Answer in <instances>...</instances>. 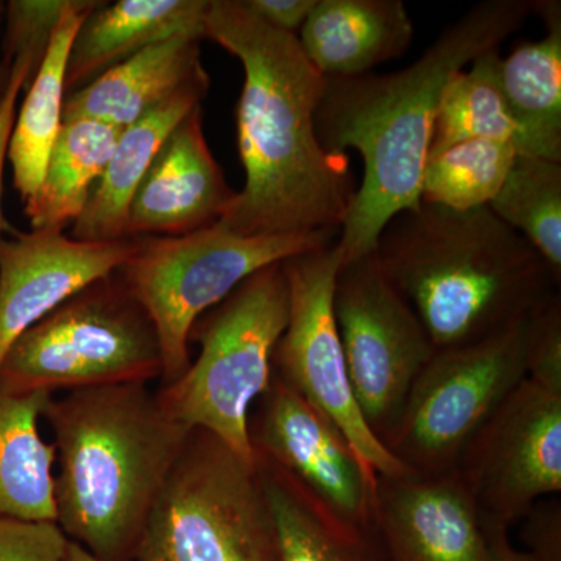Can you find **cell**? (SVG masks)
Returning <instances> with one entry per match:
<instances>
[{
    "instance_id": "cell-27",
    "label": "cell",
    "mask_w": 561,
    "mask_h": 561,
    "mask_svg": "<svg viewBox=\"0 0 561 561\" xmlns=\"http://www.w3.org/2000/svg\"><path fill=\"white\" fill-rule=\"evenodd\" d=\"M489 208L561 280V162L518 154Z\"/></svg>"
},
{
    "instance_id": "cell-34",
    "label": "cell",
    "mask_w": 561,
    "mask_h": 561,
    "mask_svg": "<svg viewBox=\"0 0 561 561\" xmlns=\"http://www.w3.org/2000/svg\"><path fill=\"white\" fill-rule=\"evenodd\" d=\"M9 73V83H7L5 92L0 99V232L3 228V168H5L11 128H13L14 117H16L18 99H20L21 92H24L25 88L28 87V80H31L27 66L22 65V62L11 66Z\"/></svg>"
},
{
    "instance_id": "cell-15",
    "label": "cell",
    "mask_w": 561,
    "mask_h": 561,
    "mask_svg": "<svg viewBox=\"0 0 561 561\" xmlns=\"http://www.w3.org/2000/svg\"><path fill=\"white\" fill-rule=\"evenodd\" d=\"M138 243L77 241L65 232L33 230L0 239V362L61 302L116 273Z\"/></svg>"
},
{
    "instance_id": "cell-28",
    "label": "cell",
    "mask_w": 561,
    "mask_h": 561,
    "mask_svg": "<svg viewBox=\"0 0 561 561\" xmlns=\"http://www.w3.org/2000/svg\"><path fill=\"white\" fill-rule=\"evenodd\" d=\"M513 144L474 139L427 158L420 198L453 210L489 208L518 157Z\"/></svg>"
},
{
    "instance_id": "cell-7",
    "label": "cell",
    "mask_w": 561,
    "mask_h": 561,
    "mask_svg": "<svg viewBox=\"0 0 561 561\" xmlns=\"http://www.w3.org/2000/svg\"><path fill=\"white\" fill-rule=\"evenodd\" d=\"M337 239L339 232L247 238L219 225L180 238L139 239L116 275L153 321L162 354L160 386L187 370L192 328L242 280Z\"/></svg>"
},
{
    "instance_id": "cell-2",
    "label": "cell",
    "mask_w": 561,
    "mask_h": 561,
    "mask_svg": "<svg viewBox=\"0 0 561 561\" xmlns=\"http://www.w3.org/2000/svg\"><path fill=\"white\" fill-rule=\"evenodd\" d=\"M534 0H485L453 22L408 68L327 79L316 114L324 150H354L364 175L339 234L342 265L368 256L387 224L420 205L435 114L454 73L522 28Z\"/></svg>"
},
{
    "instance_id": "cell-22",
    "label": "cell",
    "mask_w": 561,
    "mask_h": 561,
    "mask_svg": "<svg viewBox=\"0 0 561 561\" xmlns=\"http://www.w3.org/2000/svg\"><path fill=\"white\" fill-rule=\"evenodd\" d=\"M545 38L524 41L501 58V84L526 138L523 157L561 162V3L534 0Z\"/></svg>"
},
{
    "instance_id": "cell-31",
    "label": "cell",
    "mask_w": 561,
    "mask_h": 561,
    "mask_svg": "<svg viewBox=\"0 0 561 561\" xmlns=\"http://www.w3.org/2000/svg\"><path fill=\"white\" fill-rule=\"evenodd\" d=\"M529 379L561 393V298L538 312L531 337Z\"/></svg>"
},
{
    "instance_id": "cell-19",
    "label": "cell",
    "mask_w": 561,
    "mask_h": 561,
    "mask_svg": "<svg viewBox=\"0 0 561 561\" xmlns=\"http://www.w3.org/2000/svg\"><path fill=\"white\" fill-rule=\"evenodd\" d=\"M208 7L209 0L99 2L73 36L66 66V95L160 41L183 33L205 39Z\"/></svg>"
},
{
    "instance_id": "cell-14",
    "label": "cell",
    "mask_w": 561,
    "mask_h": 561,
    "mask_svg": "<svg viewBox=\"0 0 561 561\" xmlns=\"http://www.w3.org/2000/svg\"><path fill=\"white\" fill-rule=\"evenodd\" d=\"M373 524L389 561H491L482 513L457 470L376 476Z\"/></svg>"
},
{
    "instance_id": "cell-25",
    "label": "cell",
    "mask_w": 561,
    "mask_h": 561,
    "mask_svg": "<svg viewBox=\"0 0 561 561\" xmlns=\"http://www.w3.org/2000/svg\"><path fill=\"white\" fill-rule=\"evenodd\" d=\"M119 133L98 121L62 122L38 191L24 203L33 231L62 232L76 224L105 172Z\"/></svg>"
},
{
    "instance_id": "cell-10",
    "label": "cell",
    "mask_w": 561,
    "mask_h": 561,
    "mask_svg": "<svg viewBox=\"0 0 561 561\" xmlns=\"http://www.w3.org/2000/svg\"><path fill=\"white\" fill-rule=\"evenodd\" d=\"M341 267L337 241L283 262L289 320L273 353V373L342 431L368 471L386 478L405 474L411 468L373 434L351 389L332 306Z\"/></svg>"
},
{
    "instance_id": "cell-29",
    "label": "cell",
    "mask_w": 561,
    "mask_h": 561,
    "mask_svg": "<svg viewBox=\"0 0 561 561\" xmlns=\"http://www.w3.org/2000/svg\"><path fill=\"white\" fill-rule=\"evenodd\" d=\"M72 0H10L5 2L2 60L7 73L16 62L27 66L31 81L46 57L58 25ZM10 76V73H9ZM28 81V84H31ZM27 90V88H25Z\"/></svg>"
},
{
    "instance_id": "cell-11",
    "label": "cell",
    "mask_w": 561,
    "mask_h": 561,
    "mask_svg": "<svg viewBox=\"0 0 561 561\" xmlns=\"http://www.w3.org/2000/svg\"><path fill=\"white\" fill-rule=\"evenodd\" d=\"M332 306L351 389L365 423L382 442L435 346L373 253L342 265Z\"/></svg>"
},
{
    "instance_id": "cell-3",
    "label": "cell",
    "mask_w": 561,
    "mask_h": 561,
    "mask_svg": "<svg viewBox=\"0 0 561 561\" xmlns=\"http://www.w3.org/2000/svg\"><path fill=\"white\" fill-rule=\"evenodd\" d=\"M57 524L101 561H135L144 530L192 430L162 409L149 383L51 397Z\"/></svg>"
},
{
    "instance_id": "cell-37",
    "label": "cell",
    "mask_w": 561,
    "mask_h": 561,
    "mask_svg": "<svg viewBox=\"0 0 561 561\" xmlns=\"http://www.w3.org/2000/svg\"><path fill=\"white\" fill-rule=\"evenodd\" d=\"M3 16H5V2L0 0V27L3 24ZM7 83H9V73L3 68L2 47H0V99H2L3 92H5Z\"/></svg>"
},
{
    "instance_id": "cell-4",
    "label": "cell",
    "mask_w": 561,
    "mask_h": 561,
    "mask_svg": "<svg viewBox=\"0 0 561 561\" xmlns=\"http://www.w3.org/2000/svg\"><path fill=\"white\" fill-rule=\"evenodd\" d=\"M373 254L435 350L479 341L560 294L540 254L490 208L420 203L387 224Z\"/></svg>"
},
{
    "instance_id": "cell-33",
    "label": "cell",
    "mask_w": 561,
    "mask_h": 561,
    "mask_svg": "<svg viewBox=\"0 0 561 561\" xmlns=\"http://www.w3.org/2000/svg\"><path fill=\"white\" fill-rule=\"evenodd\" d=\"M262 22L276 31L298 35L317 0H242Z\"/></svg>"
},
{
    "instance_id": "cell-13",
    "label": "cell",
    "mask_w": 561,
    "mask_h": 561,
    "mask_svg": "<svg viewBox=\"0 0 561 561\" xmlns=\"http://www.w3.org/2000/svg\"><path fill=\"white\" fill-rule=\"evenodd\" d=\"M251 448L346 522L373 523L376 476L323 413L273 373L249 416Z\"/></svg>"
},
{
    "instance_id": "cell-8",
    "label": "cell",
    "mask_w": 561,
    "mask_h": 561,
    "mask_svg": "<svg viewBox=\"0 0 561 561\" xmlns=\"http://www.w3.org/2000/svg\"><path fill=\"white\" fill-rule=\"evenodd\" d=\"M256 463L192 430L144 530L135 561H278Z\"/></svg>"
},
{
    "instance_id": "cell-32",
    "label": "cell",
    "mask_w": 561,
    "mask_h": 561,
    "mask_svg": "<svg viewBox=\"0 0 561 561\" xmlns=\"http://www.w3.org/2000/svg\"><path fill=\"white\" fill-rule=\"evenodd\" d=\"M523 541L534 561H561V505L542 500L522 519Z\"/></svg>"
},
{
    "instance_id": "cell-23",
    "label": "cell",
    "mask_w": 561,
    "mask_h": 561,
    "mask_svg": "<svg viewBox=\"0 0 561 561\" xmlns=\"http://www.w3.org/2000/svg\"><path fill=\"white\" fill-rule=\"evenodd\" d=\"M98 5L95 0H72L35 79L24 91L21 108L16 111L7 160L13 171L14 190L22 203L31 201L44 179L50 151L62 127L70 46L81 22Z\"/></svg>"
},
{
    "instance_id": "cell-21",
    "label": "cell",
    "mask_w": 561,
    "mask_h": 561,
    "mask_svg": "<svg viewBox=\"0 0 561 561\" xmlns=\"http://www.w3.org/2000/svg\"><path fill=\"white\" fill-rule=\"evenodd\" d=\"M254 457L275 519L278 561H389L375 524L346 522L278 465Z\"/></svg>"
},
{
    "instance_id": "cell-26",
    "label": "cell",
    "mask_w": 561,
    "mask_h": 561,
    "mask_svg": "<svg viewBox=\"0 0 561 561\" xmlns=\"http://www.w3.org/2000/svg\"><path fill=\"white\" fill-rule=\"evenodd\" d=\"M500 49H491L446 84L435 114L430 154L474 139L501 140L527 153L526 138L501 84Z\"/></svg>"
},
{
    "instance_id": "cell-30",
    "label": "cell",
    "mask_w": 561,
    "mask_h": 561,
    "mask_svg": "<svg viewBox=\"0 0 561 561\" xmlns=\"http://www.w3.org/2000/svg\"><path fill=\"white\" fill-rule=\"evenodd\" d=\"M68 546L57 523L0 519V561H66Z\"/></svg>"
},
{
    "instance_id": "cell-20",
    "label": "cell",
    "mask_w": 561,
    "mask_h": 561,
    "mask_svg": "<svg viewBox=\"0 0 561 561\" xmlns=\"http://www.w3.org/2000/svg\"><path fill=\"white\" fill-rule=\"evenodd\" d=\"M208 90L181 92L160 108L121 130L116 147L70 238L87 242H117L127 238L128 210L140 181L160 151L169 133L195 106H201Z\"/></svg>"
},
{
    "instance_id": "cell-36",
    "label": "cell",
    "mask_w": 561,
    "mask_h": 561,
    "mask_svg": "<svg viewBox=\"0 0 561 561\" xmlns=\"http://www.w3.org/2000/svg\"><path fill=\"white\" fill-rule=\"evenodd\" d=\"M66 561H101L94 559L90 552L84 551L83 548H80L76 542L69 541L68 546V557H66Z\"/></svg>"
},
{
    "instance_id": "cell-5",
    "label": "cell",
    "mask_w": 561,
    "mask_h": 561,
    "mask_svg": "<svg viewBox=\"0 0 561 561\" xmlns=\"http://www.w3.org/2000/svg\"><path fill=\"white\" fill-rule=\"evenodd\" d=\"M289 320V286L283 262L242 280L219 305L197 320L191 342L201 353L176 381L157 389L173 420L224 442L254 465L249 416L268 389L273 353Z\"/></svg>"
},
{
    "instance_id": "cell-35",
    "label": "cell",
    "mask_w": 561,
    "mask_h": 561,
    "mask_svg": "<svg viewBox=\"0 0 561 561\" xmlns=\"http://www.w3.org/2000/svg\"><path fill=\"white\" fill-rule=\"evenodd\" d=\"M485 530L489 537L491 561H534L526 551H519L511 540V529L486 523Z\"/></svg>"
},
{
    "instance_id": "cell-24",
    "label": "cell",
    "mask_w": 561,
    "mask_h": 561,
    "mask_svg": "<svg viewBox=\"0 0 561 561\" xmlns=\"http://www.w3.org/2000/svg\"><path fill=\"white\" fill-rule=\"evenodd\" d=\"M54 394L0 391V519L57 523L54 443L39 434V419Z\"/></svg>"
},
{
    "instance_id": "cell-18",
    "label": "cell",
    "mask_w": 561,
    "mask_h": 561,
    "mask_svg": "<svg viewBox=\"0 0 561 561\" xmlns=\"http://www.w3.org/2000/svg\"><path fill=\"white\" fill-rule=\"evenodd\" d=\"M413 33L401 0H317L297 38L324 79H354L401 57Z\"/></svg>"
},
{
    "instance_id": "cell-16",
    "label": "cell",
    "mask_w": 561,
    "mask_h": 561,
    "mask_svg": "<svg viewBox=\"0 0 561 561\" xmlns=\"http://www.w3.org/2000/svg\"><path fill=\"white\" fill-rule=\"evenodd\" d=\"M236 194L209 149L203 106H195L169 133L140 181L127 238H180L216 227Z\"/></svg>"
},
{
    "instance_id": "cell-12",
    "label": "cell",
    "mask_w": 561,
    "mask_h": 561,
    "mask_svg": "<svg viewBox=\"0 0 561 561\" xmlns=\"http://www.w3.org/2000/svg\"><path fill=\"white\" fill-rule=\"evenodd\" d=\"M456 470L483 522L507 529L560 494V391L524 379L476 432Z\"/></svg>"
},
{
    "instance_id": "cell-1",
    "label": "cell",
    "mask_w": 561,
    "mask_h": 561,
    "mask_svg": "<svg viewBox=\"0 0 561 561\" xmlns=\"http://www.w3.org/2000/svg\"><path fill=\"white\" fill-rule=\"evenodd\" d=\"M205 39L243 69L236 125L245 184L217 225L247 238L341 234L357 184L346 154L320 144L316 114L327 79L297 36L257 20L242 0H209Z\"/></svg>"
},
{
    "instance_id": "cell-9",
    "label": "cell",
    "mask_w": 561,
    "mask_h": 561,
    "mask_svg": "<svg viewBox=\"0 0 561 561\" xmlns=\"http://www.w3.org/2000/svg\"><path fill=\"white\" fill-rule=\"evenodd\" d=\"M541 309L479 341L435 350L383 435V446L412 471L456 470L476 432L529 378L531 337Z\"/></svg>"
},
{
    "instance_id": "cell-17",
    "label": "cell",
    "mask_w": 561,
    "mask_h": 561,
    "mask_svg": "<svg viewBox=\"0 0 561 561\" xmlns=\"http://www.w3.org/2000/svg\"><path fill=\"white\" fill-rule=\"evenodd\" d=\"M202 36L175 35L114 66L66 95L62 122L91 119L124 130L151 111L191 90H209Z\"/></svg>"
},
{
    "instance_id": "cell-6",
    "label": "cell",
    "mask_w": 561,
    "mask_h": 561,
    "mask_svg": "<svg viewBox=\"0 0 561 561\" xmlns=\"http://www.w3.org/2000/svg\"><path fill=\"white\" fill-rule=\"evenodd\" d=\"M162 375L153 321L113 273L61 302L28 328L0 362L10 394L150 383Z\"/></svg>"
}]
</instances>
